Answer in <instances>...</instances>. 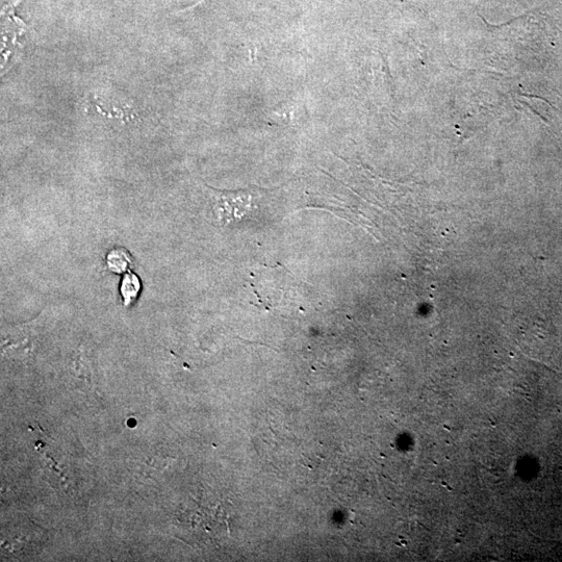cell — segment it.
I'll return each mask as SVG.
<instances>
[{
  "label": "cell",
  "mask_w": 562,
  "mask_h": 562,
  "mask_svg": "<svg viewBox=\"0 0 562 562\" xmlns=\"http://www.w3.org/2000/svg\"><path fill=\"white\" fill-rule=\"evenodd\" d=\"M212 211L221 226L237 223L253 209V197L245 191H212Z\"/></svg>",
  "instance_id": "obj_1"
},
{
  "label": "cell",
  "mask_w": 562,
  "mask_h": 562,
  "mask_svg": "<svg viewBox=\"0 0 562 562\" xmlns=\"http://www.w3.org/2000/svg\"><path fill=\"white\" fill-rule=\"evenodd\" d=\"M141 290V283L138 276L133 273H127L121 284V295L125 305L132 304L138 297Z\"/></svg>",
  "instance_id": "obj_2"
},
{
  "label": "cell",
  "mask_w": 562,
  "mask_h": 562,
  "mask_svg": "<svg viewBox=\"0 0 562 562\" xmlns=\"http://www.w3.org/2000/svg\"><path fill=\"white\" fill-rule=\"evenodd\" d=\"M108 267L114 273H124L132 266V259L129 252L122 248L114 249L108 254Z\"/></svg>",
  "instance_id": "obj_3"
},
{
  "label": "cell",
  "mask_w": 562,
  "mask_h": 562,
  "mask_svg": "<svg viewBox=\"0 0 562 562\" xmlns=\"http://www.w3.org/2000/svg\"><path fill=\"white\" fill-rule=\"evenodd\" d=\"M203 2H206V0H200V2H199L198 4H196V5L193 6V7L187 8V9H185L184 11L192 10V9L196 8L197 6L201 5Z\"/></svg>",
  "instance_id": "obj_4"
}]
</instances>
